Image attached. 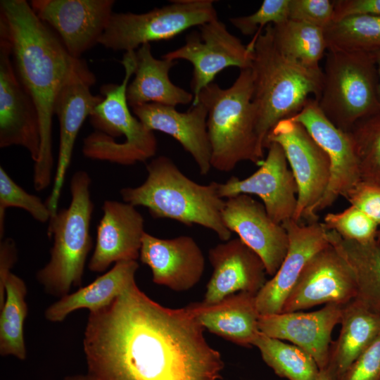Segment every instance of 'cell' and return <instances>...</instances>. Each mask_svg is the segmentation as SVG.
Listing matches in <instances>:
<instances>
[{"mask_svg": "<svg viewBox=\"0 0 380 380\" xmlns=\"http://www.w3.org/2000/svg\"><path fill=\"white\" fill-rule=\"evenodd\" d=\"M191 310L155 302L136 281L89 312L83 338L96 380H218L224 362Z\"/></svg>", "mask_w": 380, "mask_h": 380, "instance_id": "6da1fadb", "label": "cell"}, {"mask_svg": "<svg viewBox=\"0 0 380 380\" xmlns=\"http://www.w3.org/2000/svg\"><path fill=\"white\" fill-rule=\"evenodd\" d=\"M0 37L8 43L16 74L38 111L41 145L33 182L40 191L52 179V118L56 98L75 75L92 72L84 61L68 53L25 0L0 1Z\"/></svg>", "mask_w": 380, "mask_h": 380, "instance_id": "7a4b0ae2", "label": "cell"}, {"mask_svg": "<svg viewBox=\"0 0 380 380\" xmlns=\"http://www.w3.org/2000/svg\"><path fill=\"white\" fill-rule=\"evenodd\" d=\"M147 177L139 186L120 189L124 202L148 209L154 218H166L213 231L223 241L232 232L222 220L225 201L219 183L200 184L186 176L170 158L160 156L146 166Z\"/></svg>", "mask_w": 380, "mask_h": 380, "instance_id": "3957f363", "label": "cell"}, {"mask_svg": "<svg viewBox=\"0 0 380 380\" xmlns=\"http://www.w3.org/2000/svg\"><path fill=\"white\" fill-rule=\"evenodd\" d=\"M248 46L253 50L256 132L265 150L266 137L278 122L297 114L310 99L318 100L323 72L284 56L274 43L272 25L257 34Z\"/></svg>", "mask_w": 380, "mask_h": 380, "instance_id": "277c9868", "label": "cell"}, {"mask_svg": "<svg viewBox=\"0 0 380 380\" xmlns=\"http://www.w3.org/2000/svg\"><path fill=\"white\" fill-rule=\"evenodd\" d=\"M253 94V72L246 68L240 70L229 87L223 89L212 82L199 94L198 102L208 112L211 167L218 171L230 172L242 161L260 166L264 160Z\"/></svg>", "mask_w": 380, "mask_h": 380, "instance_id": "5b68a950", "label": "cell"}, {"mask_svg": "<svg viewBox=\"0 0 380 380\" xmlns=\"http://www.w3.org/2000/svg\"><path fill=\"white\" fill-rule=\"evenodd\" d=\"M121 63L122 83L101 87L103 99L89 117L96 131L84 138L82 153L90 159L130 165L154 156L158 142L129 108L126 91L136 68L135 51L125 52Z\"/></svg>", "mask_w": 380, "mask_h": 380, "instance_id": "8992f818", "label": "cell"}, {"mask_svg": "<svg viewBox=\"0 0 380 380\" xmlns=\"http://www.w3.org/2000/svg\"><path fill=\"white\" fill-rule=\"evenodd\" d=\"M91 178L83 170L74 173L68 208L58 210L49 221L47 235L53 238L49 262L36 274L45 291L61 298L82 282L87 256L92 248L90 222L94 203Z\"/></svg>", "mask_w": 380, "mask_h": 380, "instance_id": "52a82bcc", "label": "cell"}, {"mask_svg": "<svg viewBox=\"0 0 380 380\" xmlns=\"http://www.w3.org/2000/svg\"><path fill=\"white\" fill-rule=\"evenodd\" d=\"M318 105L338 128L349 132L359 120L380 111L373 52L328 50Z\"/></svg>", "mask_w": 380, "mask_h": 380, "instance_id": "ba28073f", "label": "cell"}, {"mask_svg": "<svg viewBox=\"0 0 380 380\" xmlns=\"http://www.w3.org/2000/svg\"><path fill=\"white\" fill-rule=\"evenodd\" d=\"M143 13H113L98 44L113 51H136L144 44L168 40L217 18L212 0H176Z\"/></svg>", "mask_w": 380, "mask_h": 380, "instance_id": "9c48e42d", "label": "cell"}, {"mask_svg": "<svg viewBox=\"0 0 380 380\" xmlns=\"http://www.w3.org/2000/svg\"><path fill=\"white\" fill-rule=\"evenodd\" d=\"M275 142L283 149L297 186V206L293 220L312 222L311 213L324 196L330 179V161L324 150L299 122L290 118L278 122L268 133L265 148Z\"/></svg>", "mask_w": 380, "mask_h": 380, "instance_id": "30bf717a", "label": "cell"}, {"mask_svg": "<svg viewBox=\"0 0 380 380\" xmlns=\"http://www.w3.org/2000/svg\"><path fill=\"white\" fill-rule=\"evenodd\" d=\"M172 61L185 60L194 68L191 89L192 106L198 103L201 91L215 77L228 67L251 68L253 50L229 32L218 18L198 27L187 35L185 44L162 56Z\"/></svg>", "mask_w": 380, "mask_h": 380, "instance_id": "8fae6325", "label": "cell"}, {"mask_svg": "<svg viewBox=\"0 0 380 380\" xmlns=\"http://www.w3.org/2000/svg\"><path fill=\"white\" fill-rule=\"evenodd\" d=\"M289 118L307 129L330 161L327 189L311 213L312 221L315 222L318 220V212L332 205L361 181L357 158L350 134L335 126L314 98L310 99L297 114Z\"/></svg>", "mask_w": 380, "mask_h": 380, "instance_id": "7c38bea8", "label": "cell"}, {"mask_svg": "<svg viewBox=\"0 0 380 380\" xmlns=\"http://www.w3.org/2000/svg\"><path fill=\"white\" fill-rule=\"evenodd\" d=\"M357 295L351 267L329 243L308 260L285 300L281 312L301 311L322 304L345 305Z\"/></svg>", "mask_w": 380, "mask_h": 380, "instance_id": "4fadbf2b", "label": "cell"}, {"mask_svg": "<svg viewBox=\"0 0 380 380\" xmlns=\"http://www.w3.org/2000/svg\"><path fill=\"white\" fill-rule=\"evenodd\" d=\"M114 0H32L36 15L58 37L68 53L81 58L98 44L113 14Z\"/></svg>", "mask_w": 380, "mask_h": 380, "instance_id": "5bb4252c", "label": "cell"}, {"mask_svg": "<svg viewBox=\"0 0 380 380\" xmlns=\"http://www.w3.org/2000/svg\"><path fill=\"white\" fill-rule=\"evenodd\" d=\"M266 148L267 155L258 170L245 179L232 176L219 183L218 193L222 198L239 194L258 196L271 219L281 224L293 217L298 186L282 148L272 142Z\"/></svg>", "mask_w": 380, "mask_h": 380, "instance_id": "9a60e30c", "label": "cell"}, {"mask_svg": "<svg viewBox=\"0 0 380 380\" xmlns=\"http://www.w3.org/2000/svg\"><path fill=\"white\" fill-rule=\"evenodd\" d=\"M40 145L38 111L16 74L8 43L0 37V147L22 146L35 163Z\"/></svg>", "mask_w": 380, "mask_h": 380, "instance_id": "2e32d148", "label": "cell"}, {"mask_svg": "<svg viewBox=\"0 0 380 380\" xmlns=\"http://www.w3.org/2000/svg\"><path fill=\"white\" fill-rule=\"evenodd\" d=\"M222 216L227 228L260 256L267 274L274 276L289 248V236L283 225L273 221L264 205L247 194L227 198Z\"/></svg>", "mask_w": 380, "mask_h": 380, "instance_id": "e0dca14e", "label": "cell"}, {"mask_svg": "<svg viewBox=\"0 0 380 380\" xmlns=\"http://www.w3.org/2000/svg\"><path fill=\"white\" fill-rule=\"evenodd\" d=\"M289 236L287 253L277 272L256 294L260 315H272L281 310L291 290L308 260L329 244L327 229L317 221L306 224L290 219L281 224Z\"/></svg>", "mask_w": 380, "mask_h": 380, "instance_id": "ac0fdd59", "label": "cell"}, {"mask_svg": "<svg viewBox=\"0 0 380 380\" xmlns=\"http://www.w3.org/2000/svg\"><path fill=\"white\" fill-rule=\"evenodd\" d=\"M96 82L93 72L76 75L62 88L54 106L60 128L59 147L53 185L46 203L51 216L57 211L64 179L72 159L75 140L84 120L102 99L90 88Z\"/></svg>", "mask_w": 380, "mask_h": 380, "instance_id": "d6986e66", "label": "cell"}, {"mask_svg": "<svg viewBox=\"0 0 380 380\" xmlns=\"http://www.w3.org/2000/svg\"><path fill=\"white\" fill-rule=\"evenodd\" d=\"M344 305L329 303L320 310L260 315L258 328L265 335L288 341L310 354L319 369L330 356L334 328L340 324Z\"/></svg>", "mask_w": 380, "mask_h": 380, "instance_id": "ffe728a7", "label": "cell"}, {"mask_svg": "<svg viewBox=\"0 0 380 380\" xmlns=\"http://www.w3.org/2000/svg\"><path fill=\"white\" fill-rule=\"evenodd\" d=\"M139 259L151 270L155 284L179 292L196 285L205 269L203 253L189 236L161 239L145 232Z\"/></svg>", "mask_w": 380, "mask_h": 380, "instance_id": "44dd1931", "label": "cell"}, {"mask_svg": "<svg viewBox=\"0 0 380 380\" xmlns=\"http://www.w3.org/2000/svg\"><path fill=\"white\" fill-rule=\"evenodd\" d=\"M208 258L213 271L202 301L205 304L238 292L257 294L267 281L263 261L239 238L211 248Z\"/></svg>", "mask_w": 380, "mask_h": 380, "instance_id": "7402d4cb", "label": "cell"}, {"mask_svg": "<svg viewBox=\"0 0 380 380\" xmlns=\"http://www.w3.org/2000/svg\"><path fill=\"white\" fill-rule=\"evenodd\" d=\"M98 224L96 239L88 268L94 272L106 271L112 263L139 258L144 233V219L134 205L106 200Z\"/></svg>", "mask_w": 380, "mask_h": 380, "instance_id": "603a6c76", "label": "cell"}, {"mask_svg": "<svg viewBox=\"0 0 380 380\" xmlns=\"http://www.w3.org/2000/svg\"><path fill=\"white\" fill-rule=\"evenodd\" d=\"M133 114L148 129L167 134L177 140L196 162L201 175L211 167V146L208 128V112L198 103L186 113L175 107L146 103L131 108Z\"/></svg>", "mask_w": 380, "mask_h": 380, "instance_id": "cb8c5ba5", "label": "cell"}, {"mask_svg": "<svg viewBox=\"0 0 380 380\" xmlns=\"http://www.w3.org/2000/svg\"><path fill=\"white\" fill-rule=\"evenodd\" d=\"M187 307L204 329L239 346H253L260 332L256 294L238 292L216 303L201 301Z\"/></svg>", "mask_w": 380, "mask_h": 380, "instance_id": "d4e9b609", "label": "cell"}, {"mask_svg": "<svg viewBox=\"0 0 380 380\" xmlns=\"http://www.w3.org/2000/svg\"><path fill=\"white\" fill-rule=\"evenodd\" d=\"M135 53L134 77L129 82L126 91L130 108L146 103L173 107L192 103L193 94L174 84L170 80V70L177 61L155 58L150 44L141 45Z\"/></svg>", "mask_w": 380, "mask_h": 380, "instance_id": "484cf974", "label": "cell"}, {"mask_svg": "<svg viewBox=\"0 0 380 380\" xmlns=\"http://www.w3.org/2000/svg\"><path fill=\"white\" fill-rule=\"evenodd\" d=\"M139 268L137 260L117 262L108 272L87 286L60 298L44 312L51 322L63 321L71 312L80 309L96 312L110 305L125 289L135 282Z\"/></svg>", "mask_w": 380, "mask_h": 380, "instance_id": "4316f807", "label": "cell"}, {"mask_svg": "<svg viewBox=\"0 0 380 380\" xmlns=\"http://www.w3.org/2000/svg\"><path fill=\"white\" fill-rule=\"evenodd\" d=\"M341 330L330 350L329 368L340 380L360 354L380 334V315L366 308L356 298L343 305Z\"/></svg>", "mask_w": 380, "mask_h": 380, "instance_id": "83f0119b", "label": "cell"}, {"mask_svg": "<svg viewBox=\"0 0 380 380\" xmlns=\"http://www.w3.org/2000/svg\"><path fill=\"white\" fill-rule=\"evenodd\" d=\"M327 236L353 270L357 288L356 299L380 315V246L376 240L364 243L348 240L332 230L327 231Z\"/></svg>", "mask_w": 380, "mask_h": 380, "instance_id": "f1b7e54d", "label": "cell"}, {"mask_svg": "<svg viewBox=\"0 0 380 380\" xmlns=\"http://www.w3.org/2000/svg\"><path fill=\"white\" fill-rule=\"evenodd\" d=\"M272 35L277 49L304 67L318 69L327 50L324 30L291 19L272 25Z\"/></svg>", "mask_w": 380, "mask_h": 380, "instance_id": "f546056e", "label": "cell"}, {"mask_svg": "<svg viewBox=\"0 0 380 380\" xmlns=\"http://www.w3.org/2000/svg\"><path fill=\"white\" fill-rule=\"evenodd\" d=\"M4 290L5 300L0 308V355L24 360L27 357L24 338V323L27 315V286L20 277L11 272Z\"/></svg>", "mask_w": 380, "mask_h": 380, "instance_id": "4dcf8cb0", "label": "cell"}, {"mask_svg": "<svg viewBox=\"0 0 380 380\" xmlns=\"http://www.w3.org/2000/svg\"><path fill=\"white\" fill-rule=\"evenodd\" d=\"M253 346L263 361L279 377L288 380H315L319 369L313 357L298 346L260 331Z\"/></svg>", "mask_w": 380, "mask_h": 380, "instance_id": "1f68e13d", "label": "cell"}, {"mask_svg": "<svg viewBox=\"0 0 380 380\" xmlns=\"http://www.w3.org/2000/svg\"><path fill=\"white\" fill-rule=\"evenodd\" d=\"M328 50H380V16H353L334 22L325 30Z\"/></svg>", "mask_w": 380, "mask_h": 380, "instance_id": "d6a6232c", "label": "cell"}, {"mask_svg": "<svg viewBox=\"0 0 380 380\" xmlns=\"http://www.w3.org/2000/svg\"><path fill=\"white\" fill-rule=\"evenodd\" d=\"M348 132L357 158L361 181L380 185V111L359 120Z\"/></svg>", "mask_w": 380, "mask_h": 380, "instance_id": "836d02e7", "label": "cell"}, {"mask_svg": "<svg viewBox=\"0 0 380 380\" xmlns=\"http://www.w3.org/2000/svg\"><path fill=\"white\" fill-rule=\"evenodd\" d=\"M8 208L25 210L38 222H49L51 213L46 203L34 194H29L15 183L3 167H0V239L4 238L5 215Z\"/></svg>", "mask_w": 380, "mask_h": 380, "instance_id": "e575fe53", "label": "cell"}, {"mask_svg": "<svg viewBox=\"0 0 380 380\" xmlns=\"http://www.w3.org/2000/svg\"><path fill=\"white\" fill-rule=\"evenodd\" d=\"M323 224L342 238L358 243L376 240L378 224L357 208L350 205L341 212L327 214Z\"/></svg>", "mask_w": 380, "mask_h": 380, "instance_id": "d590c367", "label": "cell"}, {"mask_svg": "<svg viewBox=\"0 0 380 380\" xmlns=\"http://www.w3.org/2000/svg\"><path fill=\"white\" fill-rule=\"evenodd\" d=\"M289 0H265L253 13L229 19L244 35L258 34L269 25H278L289 19Z\"/></svg>", "mask_w": 380, "mask_h": 380, "instance_id": "8d00e7d4", "label": "cell"}, {"mask_svg": "<svg viewBox=\"0 0 380 380\" xmlns=\"http://www.w3.org/2000/svg\"><path fill=\"white\" fill-rule=\"evenodd\" d=\"M334 4L330 0H289V19L323 30L334 23Z\"/></svg>", "mask_w": 380, "mask_h": 380, "instance_id": "74e56055", "label": "cell"}, {"mask_svg": "<svg viewBox=\"0 0 380 380\" xmlns=\"http://www.w3.org/2000/svg\"><path fill=\"white\" fill-rule=\"evenodd\" d=\"M340 380H380V334L353 362Z\"/></svg>", "mask_w": 380, "mask_h": 380, "instance_id": "f35d334b", "label": "cell"}, {"mask_svg": "<svg viewBox=\"0 0 380 380\" xmlns=\"http://www.w3.org/2000/svg\"><path fill=\"white\" fill-rule=\"evenodd\" d=\"M380 225V185L360 181L343 196Z\"/></svg>", "mask_w": 380, "mask_h": 380, "instance_id": "ab89813d", "label": "cell"}, {"mask_svg": "<svg viewBox=\"0 0 380 380\" xmlns=\"http://www.w3.org/2000/svg\"><path fill=\"white\" fill-rule=\"evenodd\" d=\"M334 4V22L353 16H380V0H336Z\"/></svg>", "mask_w": 380, "mask_h": 380, "instance_id": "60d3db41", "label": "cell"}, {"mask_svg": "<svg viewBox=\"0 0 380 380\" xmlns=\"http://www.w3.org/2000/svg\"><path fill=\"white\" fill-rule=\"evenodd\" d=\"M17 260V249L12 239L1 240L0 243V308L5 300L4 286L6 279L11 273V270Z\"/></svg>", "mask_w": 380, "mask_h": 380, "instance_id": "b9f144b4", "label": "cell"}, {"mask_svg": "<svg viewBox=\"0 0 380 380\" xmlns=\"http://www.w3.org/2000/svg\"><path fill=\"white\" fill-rule=\"evenodd\" d=\"M375 59V63L376 65L377 69V75H378V83H377V99L380 105V50L376 51L373 52Z\"/></svg>", "mask_w": 380, "mask_h": 380, "instance_id": "7bdbcfd3", "label": "cell"}, {"mask_svg": "<svg viewBox=\"0 0 380 380\" xmlns=\"http://www.w3.org/2000/svg\"><path fill=\"white\" fill-rule=\"evenodd\" d=\"M315 380H336L328 367L319 369Z\"/></svg>", "mask_w": 380, "mask_h": 380, "instance_id": "ee69618b", "label": "cell"}, {"mask_svg": "<svg viewBox=\"0 0 380 380\" xmlns=\"http://www.w3.org/2000/svg\"><path fill=\"white\" fill-rule=\"evenodd\" d=\"M63 380H96L89 374H75L65 376Z\"/></svg>", "mask_w": 380, "mask_h": 380, "instance_id": "f6af8a7d", "label": "cell"}, {"mask_svg": "<svg viewBox=\"0 0 380 380\" xmlns=\"http://www.w3.org/2000/svg\"><path fill=\"white\" fill-rule=\"evenodd\" d=\"M376 241L378 243V244L380 246V229H379L376 232Z\"/></svg>", "mask_w": 380, "mask_h": 380, "instance_id": "bcb514c9", "label": "cell"}]
</instances>
